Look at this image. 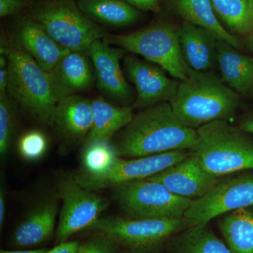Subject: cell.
Segmentation results:
<instances>
[{"label":"cell","mask_w":253,"mask_h":253,"mask_svg":"<svg viewBox=\"0 0 253 253\" xmlns=\"http://www.w3.org/2000/svg\"><path fill=\"white\" fill-rule=\"evenodd\" d=\"M198 136L197 129L178 119L169 102H161L133 116L113 144L120 157L140 158L175 150L190 151Z\"/></svg>","instance_id":"1"},{"label":"cell","mask_w":253,"mask_h":253,"mask_svg":"<svg viewBox=\"0 0 253 253\" xmlns=\"http://www.w3.org/2000/svg\"><path fill=\"white\" fill-rule=\"evenodd\" d=\"M169 104L183 125L198 129L214 121H229L239 107L240 98L214 73L189 68V76L179 82Z\"/></svg>","instance_id":"2"},{"label":"cell","mask_w":253,"mask_h":253,"mask_svg":"<svg viewBox=\"0 0 253 253\" xmlns=\"http://www.w3.org/2000/svg\"><path fill=\"white\" fill-rule=\"evenodd\" d=\"M198 140L190 154L217 177L253 170V141L229 121L208 123L197 129Z\"/></svg>","instance_id":"3"},{"label":"cell","mask_w":253,"mask_h":253,"mask_svg":"<svg viewBox=\"0 0 253 253\" xmlns=\"http://www.w3.org/2000/svg\"><path fill=\"white\" fill-rule=\"evenodd\" d=\"M7 93L38 122L52 125L59 101L49 73L26 51L15 46L8 58Z\"/></svg>","instance_id":"4"},{"label":"cell","mask_w":253,"mask_h":253,"mask_svg":"<svg viewBox=\"0 0 253 253\" xmlns=\"http://www.w3.org/2000/svg\"><path fill=\"white\" fill-rule=\"evenodd\" d=\"M31 17L41 23L58 44L86 52L95 41L109 34L82 11L76 0H42L31 6Z\"/></svg>","instance_id":"5"},{"label":"cell","mask_w":253,"mask_h":253,"mask_svg":"<svg viewBox=\"0 0 253 253\" xmlns=\"http://www.w3.org/2000/svg\"><path fill=\"white\" fill-rule=\"evenodd\" d=\"M132 54L141 55L174 79L184 81L189 66L184 61L179 42V28L166 23H156L129 34H109L103 39Z\"/></svg>","instance_id":"6"},{"label":"cell","mask_w":253,"mask_h":253,"mask_svg":"<svg viewBox=\"0 0 253 253\" xmlns=\"http://www.w3.org/2000/svg\"><path fill=\"white\" fill-rule=\"evenodd\" d=\"M191 226L183 218L131 219L128 217H100L88 230L109 236L120 246L136 253L157 251L168 239Z\"/></svg>","instance_id":"7"},{"label":"cell","mask_w":253,"mask_h":253,"mask_svg":"<svg viewBox=\"0 0 253 253\" xmlns=\"http://www.w3.org/2000/svg\"><path fill=\"white\" fill-rule=\"evenodd\" d=\"M113 197L126 217L131 219L183 218L193 201L176 196L149 179L114 186Z\"/></svg>","instance_id":"8"},{"label":"cell","mask_w":253,"mask_h":253,"mask_svg":"<svg viewBox=\"0 0 253 253\" xmlns=\"http://www.w3.org/2000/svg\"><path fill=\"white\" fill-rule=\"evenodd\" d=\"M56 191L62 202L56 229L57 244L67 241L79 231L88 230L109 206L106 199L82 186L74 174H60Z\"/></svg>","instance_id":"9"},{"label":"cell","mask_w":253,"mask_h":253,"mask_svg":"<svg viewBox=\"0 0 253 253\" xmlns=\"http://www.w3.org/2000/svg\"><path fill=\"white\" fill-rule=\"evenodd\" d=\"M253 206V170L223 176L211 191L193 200L184 214L191 226L206 225L211 219Z\"/></svg>","instance_id":"10"},{"label":"cell","mask_w":253,"mask_h":253,"mask_svg":"<svg viewBox=\"0 0 253 253\" xmlns=\"http://www.w3.org/2000/svg\"><path fill=\"white\" fill-rule=\"evenodd\" d=\"M187 150H175L163 154L125 160L119 158L109 171L96 176L74 174L78 182L90 191L114 187L129 181L148 179L181 162L189 156Z\"/></svg>","instance_id":"11"},{"label":"cell","mask_w":253,"mask_h":253,"mask_svg":"<svg viewBox=\"0 0 253 253\" xmlns=\"http://www.w3.org/2000/svg\"><path fill=\"white\" fill-rule=\"evenodd\" d=\"M124 67L126 76L136 87L133 109H146L174 99L180 81L168 77L158 65L128 55L125 58Z\"/></svg>","instance_id":"12"},{"label":"cell","mask_w":253,"mask_h":253,"mask_svg":"<svg viewBox=\"0 0 253 253\" xmlns=\"http://www.w3.org/2000/svg\"><path fill=\"white\" fill-rule=\"evenodd\" d=\"M94 66L98 89L109 99L129 106L132 91L121 67L125 50L111 47L103 40L95 41L86 51Z\"/></svg>","instance_id":"13"},{"label":"cell","mask_w":253,"mask_h":253,"mask_svg":"<svg viewBox=\"0 0 253 253\" xmlns=\"http://www.w3.org/2000/svg\"><path fill=\"white\" fill-rule=\"evenodd\" d=\"M148 179L161 183L176 196L196 200L211 191L220 178L208 172L190 154L181 162Z\"/></svg>","instance_id":"14"},{"label":"cell","mask_w":253,"mask_h":253,"mask_svg":"<svg viewBox=\"0 0 253 253\" xmlns=\"http://www.w3.org/2000/svg\"><path fill=\"white\" fill-rule=\"evenodd\" d=\"M59 200L55 190L32 208L13 232L11 245L26 249L36 247L51 239L56 226Z\"/></svg>","instance_id":"15"},{"label":"cell","mask_w":253,"mask_h":253,"mask_svg":"<svg viewBox=\"0 0 253 253\" xmlns=\"http://www.w3.org/2000/svg\"><path fill=\"white\" fill-rule=\"evenodd\" d=\"M90 61L84 51H70L49 72L58 101L90 89L96 81Z\"/></svg>","instance_id":"16"},{"label":"cell","mask_w":253,"mask_h":253,"mask_svg":"<svg viewBox=\"0 0 253 253\" xmlns=\"http://www.w3.org/2000/svg\"><path fill=\"white\" fill-rule=\"evenodd\" d=\"M16 38L26 51L46 72H50L70 50L63 47L44 28L31 16L21 18L16 26Z\"/></svg>","instance_id":"17"},{"label":"cell","mask_w":253,"mask_h":253,"mask_svg":"<svg viewBox=\"0 0 253 253\" xmlns=\"http://www.w3.org/2000/svg\"><path fill=\"white\" fill-rule=\"evenodd\" d=\"M92 124L90 99L74 94L58 101L51 126L65 139L73 142L85 140Z\"/></svg>","instance_id":"18"},{"label":"cell","mask_w":253,"mask_h":253,"mask_svg":"<svg viewBox=\"0 0 253 253\" xmlns=\"http://www.w3.org/2000/svg\"><path fill=\"white\" fill-rule=\"evenodd\" d=\"M179 42L187 66L196 71H211L217 65L218 40L211 32L184 21L179 28Z\"/></svg>","instance_id":"19"},{"label":"cell","mask_w":253,"mask_h":253,"mask_svg":"<svg viewBox=\"0 0 253 253\" xmlns=\"http://www.w3.org/2000/svg\"><path fill=\"white\" fill-rule=\"evenodd\" d=\"M225 41H217V66L221 81L244 96L253 95V57Z\"/></svg>","instance_id":"20"},{"label":"cell","mask_w":253,"mask_h":253,"mask_svg":"<svg viewBox=\"0 0 253 253\" xmlns=\"http://www.w3.org/2000/svg\"><path fill=\"white\" fill-rule=\"evenodd\" d=\"M91 101L92 127L84 144L96 141H111L112 136L132 119L131 106H115L100 96Z\"/></svg>","instance_id":"21"},{"label":"cell","mask_w":253,"mask_h":253,"mask_svg":"<svg viewBox=\"0 0 253 253\" xmlns=\"http://www.w3.org/2000/svg\"><path fill=\"white\" fill-rule=\"evenodd\" d=\"M178 14L184 21L208 30L218 40L239 48V41L221 24L211 0H174Z\"/></svg>","instance_id":"22"},{"label":"cell","mask_w":253,"mask_h":253,"mask_svg":"<svg viewBox=\"0 0 253 253\" xmlns=\"http://www.w3.org/2000/svg\"><path fill=\"white\" fill-rule=\"evenodd\" d=\"M80 9L91 21L122 27L136 22L140 13L124 0H77Z\"/></svg>","instance_id":"23"},{"label":"cell","mask_w":253,"mask_h":253,"mask_svg":"<svg viewBox=\"0 0 253 253\" xmlns=\"http://www.w3.org/2000/svg\"><path fill=\"white\" fill-rule=\"evenodd\" d=\"M219 229L231 253H253V206L226 213Z\"/></svg>","instance_id":"24"},{"label":"cell","mask_w":253,"mask_h":253,"mask_svg":"<svg viewBox=\"0 0 253 253\" xmlns=\"http://www.w3.org/2000/svg\"><path fill=\"white\" fill-rule=\"evenodd\" d=\"M171 253H231L206 225L189 226L171 238Z\"/></svg>","instance_id":"25"},{"label":"cell","mask_w":253,"mask_h":253,"mask_svg":"<svg viewBox=\"0 0 253 253\" xmlns=\"http://www.w3.org/2000/svg\"><path fill=\"white\" fill-rule=\"evenodd\" d=\"M218 17L231 33L246 36L253 28V0H211Z\"/></svg>","instance_id":"26"},{"label":"cell","mask_w":253,"mask_h":253,"mask_svg":"<svg viewBox=\"0 0 253 253\" xmlns=\"http://www.w3.org/2000/svg\"><path fill=\"white\" fill-rule=\"evenodd\" d=\"M121 158L111 141H96L84 144L82 151L81 168L78 175L96 176L109 171Z\"/></svg>","instance_id":"27"},{"label":"cell","mask_w":253,"mask_h":253,"mask_svg":"<svg viewBox=\"0 0 253 253\" xmlns=\"http://www.w3.org/2000/svg\"><path fill=\"white\" fill-rule=\"evenodd\" d=\"M17 126L16 102L7 92L0 94V156L9 154Z\"/></svg>","instance_id":"28"},{"label":"cell","mask_w":253,"mask_h":253,"mask_svg":"<svg viewBox=\"0 0 253 253\" xmlns=\"http://www.w3.org/2000/svg\"><path fill=\"white\" fill-rule=\"evenodd\" d=\"M17 149L20 156L28 161H36L46 154L48 149L47 137L42 131H26L18 141Z\"/></svg>","instance_id":"29"},{"label":"cell","mask_w":253,"mask_h":253,"mask_svg":"<svg viewBox=\"0 0 253 253\" xmlns=\"http://www.w3.org/2000/svg\"><path fill=\"white\" fill-rule=\"evenodd\" d=\"M120 246L111 238L100 234L80 245L78 253H118Z\"/></svg>","instance_id":"30"},{"label":"cell","mask_w":253,"mask_h":253,"mask_svg":"<svg viewBox=\"0 0 253 253\" xmlns=\"http://www.w3.org/2000/svg\"><path fill=\"white\" fill-rule=\"evenodd\" d=\"M33 4V0H0V16H15Z\"/></svg>","instance_id":"31"},{"label":"cell","mask_w":253,"mask_h":253,"mask_svg":"<svg viewBox=\"0 0 253 253\" xmlns=\"http://www.w3.org/2000/svg\"><path fill=\"white\" fill-rule=\"evenodd\" d=\"M136 9L146 11H157L161 0H124Z\"/></svg>","instance_id":"32"},{"label":"cell","mask_w":253,"mask_h":253,"mask_svg":"<svg viewBox=\"0 0 253 253\" xmlns=\"http://www.w3.org/2000/svg\"><path fill=\"white\" fill-rule=\"evenodd\" d=\"M80 243L77 241H65L58 244L51 250H46L44 253H78Z\"/></svg>","instance_id":"33"},{"label":"cell","mask_w":253,"mask_h":253,"mask_svg":"<svg viewBox=\"0 0 253 253\" xmlns=\"http://www.w3.org/2000/svg\"><path fill=\"white\" fill-rule=\"evenodd\" d=\"M8 66L0 67V94L7 92Z\"/></svg>","instance_id":"34"},{"label":"cell","mask_w":253,"mask_h":253,"mask_svg":"<svg viewBox=\"0 0 253 253\" xmlns=\"http://www.w3.org/2000/svg\"><path fill=\"white\" fill-rule=\"evenodd\" d=\"M6 196L4 187L1 186L0 191V226L4 225L5 219V212H6Z\"/></svg>","instance_id":"35"},{"label":"cell","mask_w":253,"mask_h":253,"mask_svg":"<svg viewBox=\"0 0 253 253\" xmlns=\"http://www.w3.org/2000/svg\"><path fill=\"white\" fill-rule=\"evenodd\" d=\"M239 128L247 132L248 134H251L253 135V115L246 118L240 125Z\"/></svg>","instance_id":"36"},{"label":"cell","mask_w":253,"mask_h":253,"mask_svg":"<svg viewBox=\"0 0 253 253\" xmlns=\"http://www.w3.org/2000/svg\"><path fill=\"white\" fill-rule=\"evenodd\" d=\"M46 249H35V250H17V251H4L1 250L0 253H44Z\"/></svg>","instance_id":"37"},{"label":"cell","mask_w":253,"mask_h":253,"mask_svg":"<svg viewBox=\"0 0 253 253\" xmlns=\"http://www.w3.org/2000/svg\"><path fill=\"white\" fill-rule=\"evenodd\" d=\"M134 253V252H132V251H128V252H126V253Z\"/></svg>","instance_id":"38"},{"label":"cell","mask_w":253,"mask_h":253,"mask_svg":"<svg viewBox=\"0 0 253 253\" xmlns=\"http://www.w3.org/2000/svg\"><path fill=\"white\" fill-rule=\"evenodd\" d=\"M76 1H77V0H76Z\"/></svg>","instance_id":"39"}]
</instances>
